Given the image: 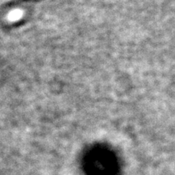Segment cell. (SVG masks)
<instances>
[{
	"label": "cell",
	"mask_w": 175,
	"mask_h": 175,
	"mask_svg": "<svg viewBox=\"0 0 175 175\" xmlns=\"http://www.w3.org/2000/svg\"><path fill=\"white\" fill-rule=\"evenodd\" d=\"M23 12L21 10H15L13 11L10 12L8 14L7 18L10 21H17L18 20L21 18L23 16Z\"/></svg>",
	"instance_id": "6da1fadb"
}]
</instances>
